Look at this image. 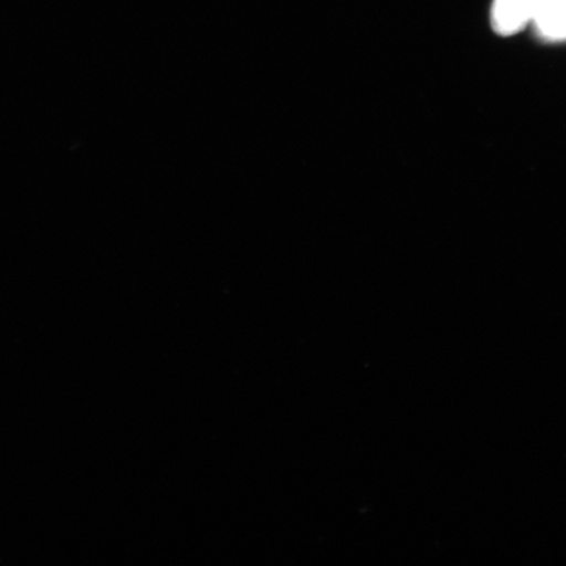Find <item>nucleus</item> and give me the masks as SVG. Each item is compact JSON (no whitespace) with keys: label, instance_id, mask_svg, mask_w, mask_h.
Wrapping results in <instances>:
<instances>
[{"label":"nucleus","instance_id":"f257e3e1","mask_svg":"<svg viewBox=\"0 0 566 566\" xmlns=\"http://www.w3.org/2000/svg\"><path fill=\"white\" fill-rule=\"evenodd\" d=\"M541 0H494L492 27L495 33L513 35L533 23Z\"/></svg>","mask_w":566,"mask_h":566},{"label":"nucleus","instance_id":"f03ea898","mask_svg":"<svg viewBox=\"0 0 566 566\" xmlns=\"http://www.w3.org/2000/svg\"><path fill=\"white\" fill-rule=\"evenodd\" d=\"M533 23L544 40H566V0H541Z\"/></svg>","mask_w":566,"mask_h":566}]
</instances>
